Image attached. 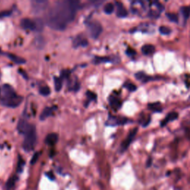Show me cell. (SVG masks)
<instances>
[{
	"label": "cell",
	"mask_w": 190,
	"mask_h": 190,
	"mask_svg": "<svg viewBox=\"0 0 190 190\" xmlns=\"http://www.w3.org/2000/svg\"><path fill=\"white\" fill-rule=\"evenodd\" d=\"M79 4L77 1L57 2L46 14L45 23L54 30L63 31L75 18Z\"/></svg>",
	"instance_id": "1"
},
{
	"label": "cell",
	"mask_w": 190,
	"mask_h": 190,
	"mask_svg": "<svg viewBox=\"0 0 190 190\" xmlns=\"http://www.w3.org/2000/svg\"><path fill=\"white\" fill-rule=\"evenodd\" d=\"M23 101V97L16 93L14 89L8 84L2 86L0 94V102L2 105L10 108L17 107Z\"/></svg>",
	"instance_id": "2"
},
{
	"label": "cell",
	"mask_w": 190,
	"mask_h": 190,
	"mask_svg": "<svg viewBox=\"0 0 190 190\" xmlns=\"http://www.w3.org/2000/svg\"><path fill=\"white\" fill-rule=\"evenodd\" d=\"M25 138L23 147L25 151H31L35 147L36 143V128L34 125L29 124L28 129L25 131Z\"/></svg>",
	"instance_id": "3"
},
{
	"label": "cell",
	"mask_w": 190,
	"mask_h": 190,
	"mask_svg": "<svg viewBox=\"0 0 190 190\" xmlns=\"http://www.w3.org/2000/svg\"><path fill=\"white\" fill-rule=\"evenodd\" d=\"M87 28L89 35L94 39H97V38L99 37L100 34L103 31V27H102L100 23L97 21H93L89 23L87 25Z\"/></svg>",
	"instance_id": "4"
},
{
	"label": "cell",
	"mask_w": 190,
	"mask_h": 190,
	"mask_svg": "<svg viewBox=\"0 0 190 190\" xmlns=\"http://www.w3.org/2000/svg\"><path fill=\"white\" fill-rule=\"evenodd\" d=\"M137 132H138V129H137V128H134V129H132V130L129 132V134L127 136L126 139L122 142L121 147H120V150H121V151H124L126 150L128 147H129V145L131 144V142H132L133 140H134Z\"/></svg>",
	"instance_id": "5"
},
{
	"label": "cell",
	"mask_w": 190,
	"mask_h": 190,
	"mask_svg": "<svg viewBox=\"0 0 190 190\" xmlns=\"http://www.w3.org/2000/svg\"><path fill=\"white\" fill-rule=\"evenodd\" d=\"M48 4L46 1H34L32 2V10L34 14H40L45 10Z\"/></svg>",
	"instance_id": "6"
},
{
	"label": "cell",
	"mask_w": 190,
	"mask_h": 190,
	"mask_svg": "<svg viewBox=\"0 0 190 190\" xmlns=\"http://www.w3.org/2000/svg\"><path fill=\"white\" fill-rule=\"evenodd\" d=\"M20 24H21V26L23 27L24 29L30 31H35L36 27L34 20L33 21L32 19H28V18H24V19L21 20Z\"/></svg>",
	"instance_id": "7"
},
{
	"label": "cell",
	"mask_w": 190,
	"mask_h": 190,
	"mask_svg": "<svg viewBox=\"0 0 190 190\" xmlns=\"http://www.w3.org/2000/svg\"><path fill=\"white\" fill-rule=\"evenodd\" d=\"M116 7H117V16L120 18L126 17L128 15V12L126 9L125 7H124V5L122 4L121 2H117Z\"/></svg>",
	"instance_id": "8"
},
{
	"label": "cell",
	"mask_w": 190,
	"mask_h": 190,
	"mask_svg": "<svg viewBox=\"0 0 190 190\" xmlns=\"http://www.w3.org/2000/svg\"><path fill=\"white\" fill-rule=\"evenodd\" d=\"M58 141V134L56 133H51L48 134L45 138V143L48 146H54Z\"/></svg>",
	"instance_id": "9"
},
{
	"label": "cell",
	"mask_w": 190,
	"mask_h": 190,
	"mask_svg": "<svg viewBox=\"0 0 190 190\" xmlns=\"http://www.w3.org/2000/svg\"><path fill=\"white\" fill-rule=\"evenodd\" d=\"M178 118V113L170 112L169 114H168V115L166 117L165 119H164V120L161 122L160 125H161V126H166L168 123H169V122H171V121H174V120H176Z\"/></svg>",
	"instance_id": "10"
},
{
	"label": "cell",
	"mask_w": 190,
	"mask_h": 190,
	"mask_svg": "<svg viewBox=\"0 0 190 190\" xmlns=\"http://www.w3.org/2000/svg\"><path fill=\"white\" fill-rule=\"evenodd\" d=\"M141 52L144 55H151L155 52V47L151 44L144 45L141 48Z\"/></svg>",
	"instance_id": "11"
},
{
	"label": "cell",
	"mask_w": 190,
	"mask_h": 190,
	"mask_svg": "<svg viewBox=\"0 0 190 190\" xmlns=\"http://www.w3.org/2000/svg\"><path fill=\"white\" fill-rule=\"evenodd\" d=\"M28 126L29 124L28 123V122H27L26 120H24V119H20L17 125L18 131H19V133L25 134V131H26L27 129H28Z\"/></svg>",
	"instance_id": "12"
},
{
	"label": "cell",
	"mask_w": 190,
	"mask_h": 190,
	"mask_svg": "<svg viewBox=\"0 0 190 190\" xmlns=\"http://www.w3.org/2000/svg\"><path fill=\"white\" fill-rule=\"evenodd\" d=\"M135 77H136L137 80H140V81L142 82V83H147L148 81H150V80H153V78L147 75V74L144 72H142V71H140V72H138L137 74H135Z\"/></svg>",
	"instance_id": "13"
},
{
	"label": "cell",
	"mask_w": 190,
	"mask_h": 190,
	"mask_svg": "<svg viewBox=\"0 0 190 190\" xmlns=\"http://www.w3.org/2000/svg\"><path fill=\"white\" fill-rule=\"evenodd\" d=\"M53 111H54V109H52V108H51V107L45 108V109H43V111H42L41 114H40V117H39L40 120H45L47 118L50 117L51 115L52 114Z\"/></svg>",
	"instance_id": "14"
},
{
	"label": "cell",
	"mask_w": 190,
	"mask_h": 190,
	"mask_svg": "<svg viewBox=\"0 0 190 190\" xmlns=\"http://www.w3.org/2000/svg\"><path fill=\"white\" fill-rule=\"evenodd\" d=\"M8 56L10 58V60H12L14 63H15L16 64H23L25 63V60H24L23 58L20 57V56H18L16 55H14V54H8Z\"/></svg>",
	"instance_id": "15"
},
{
	"label": "cell",
	"mask_w": 190,
	"mask_h": 190,
	"mask_svg": "<svg viewBox=\"0 0 190 190\" xmlns=\"http://www.w3.org/2000/svg\"><path fill=\"white\" fill-rule=\"evenodd\" d=\"M34 23H35V31L37 32H41L43 31V28H44V25H45V23H44L43 20H42L41 19H36L34 20Z\"/></svg>",
	"instance_id": "16"
},
{
	"label": "cell",
	"mask_w": 190,
	"mask_h": 190,
	"mask_svg": "<svg viewBox=\"0 0 190 190\" xmlns=\"http://www.w3.org/2000/svg\"><path fill=\"white\" fill-rule=\"evenodd\" d=\"M74 45H75V47L79 46V45H81V46H86L88 45L87 40L83 39V38L80 37V36H78L76 37L75 39L74 40Z\"/></svg>",
	"instance_id": "17"
},
{
	"label": "cell",
	"mask_w": 190,
	"mask_h": 190,
	"mask_svg": "<svg viewBox=\"0 0 190 190\" xmlns=\"http://www.w3.org/2000/svg\"><path fill=\"white\" fill-rule=\"evenodd\" d=\"M16 180V177H14V176L9 178L8 180V181H7L6 184H5V189H6V190L11 189L14 186V185H15Z\"/></svg>",
	"instance_id": "18"
},
{
	"label": "cell",
	"mask_w": 190,
	"mask_h": 190,
	"mask_svg": "<svg viewBox=\"0 0 190 190\" xmlns=\"http://www.w3.org/2000/svg\"><path fill=\"white\" fill-rule=\"evenodd\" d=\"M183 16L185 19H187L190 16V6H184L180 9Z\"/></svg>",
	"instance_id": "19"
},
{
	"label": "cell",
	"mask_w": 190,
	"mask_h": 190,
	"mask_svg": "<svg viewBox=\"0 0 190 190\" xmlns=\"http://www.w3.org/2000/svg\"><path fill=\"white\" fill-rule=\"evenodd\" d=\"M104 12L106 14H111L114 12V5L112 3H107L106 5L104 6Z\"/></svg>",
	"instance_id": "20"
},
{
	"label": "cell",
	"mask_w": 190,
	"mask_h": 190,
	"mask_svg": "<svg viewBox=\"0 0 190 190\" xmlns=\"http://www.w3.org/2000/svg\"><path fill=\"white\" fill-rule=\"evenodd\" d=\"M62 86H63V81L61 78L60 77H54V87L56 91H60L61 90Z\"/></svg>",
	"instance_id": "21"
},
{
	"label": "cell",
	"mask_w": 190,
	"mask_h": 190,
	"mask_svg": "<svg viewBox=\"0 0 190 190\" xmlns=\"http://www.w3.org/2000/svg\"><path fill=\"white\" fill-rule=\"evenodd\" d=\"M109 102H110L111 105L114 108H120V104H121L119 99H118L117 97H111L110 98V101Z\"/></svg>",
	"instance_id": "22"
},
{
	"label": "cell",
	"mask_w": 190,
	"mask_h": 190,
	"mask_svg": "<svg viewBox=\"0 0 190 190\" xmlns=\"http://www.w3.org/2000/svg\"><path fill=\"white\" fill-rule=\"evenodd\" d=\"M166 16H167L168 19L170 20L171 22H173V23H178V16H177V14H172V13H167Z\"/></svg>",
	"instance_id": "23"
},
{
	"label": "cell",
	"mask_w": 190,
	"mask_h": 190,
	"mask_svg": "<svg viewBox=\"0 0 190 190\" xmlns=\"http://www.w3.org/2000/svg\"><path fill=\"white\" fill-rule=\"evenodd\" d=\"M159 31H160V34H163V35H169V34H171V31L170 28L166 26H160L159 28Z\"/></svg>",
	"instance_id": "24"
},
{
	"label": "cell",
	"mask_w": 190,
	"mask_h": 190,
	"mask_svg": "<svg viewBox=\"0 0 190 190\" xmlns=\"http://www.w3.org/2000/svg\"><path fill=\"white\" fill-rule=\"evenodd\" d=\"M39 93L43 96H48L51 93V90L49 89V87L48 86H43L40 89Z\"/></svg>",
	"instance_id": "25"
},
{
	"label": "cell",
	"mask_w": 190,
	"mask_h": 190,
	"mask_svg": "<svg viewBox=\"0 0 190 190\" xmlns=\"http://www.w3.org/2000/svg\"><path fill=\"white\" fill-rule=\"evenodd\" d=\"M111 59L108 57H96L95 58V63H105V62H110Z\"/></svg>",
	"instance_id": "26"
},
{
	"label": "cell",
	"mask_w": 190,
	"mask_h": 190,
	"mask_svg": "<svg viewBox=\"0 0 190 190\" xmlns=\"http://www.w3.org/2000/svg\"><path fill=\"white\" fill-rule=\"evenodd\" d=\"M124 86L130 91H135L137 90V86L133 83H126Z\"/></svg>",
	"instance_id": "27"
},
{
	"label": "cell",
	"mask_w": 190,
	"mask_h": 190,
	"mask_svg": "<svg viewBox=\"0 0 190 190\" xmlns=\"http://www.w3.org/2000/svg\"><path fill=\"white\" fill-rule=\"evenodd\" d=\"M86 95L88 97V98H89L90 100H94L97 99V95L94 94V93L91 92L90 91H88L86 92Z\"/></svg>",
	"instance_id": "28"
},
{
	"label": "cell",
	"mask_w": 190,
	"mask_h": 190,
	"mask_svg": "<svg viewBox=\"0 0 190 190\" xmlns=\"http://www.w3.org/2000/svg\"><path fill=\"white\" fill-rule=\"evenodd\" d=\"M38 158H39V153L36 152L33 155L31 160V164H35L38 160Z\"/></svg>",
	"instance_id": "29"
},
{
	"label": "cell",
	"mask_w": 190,
	"mask_h": 190,
	"mask_svg": "<svg viewBox=\"0 0 190 190\" xmlns=\"http://www.w3.org/2000/svg\"><path fill=\"white\" fill-rule=\"evenodd\" d=\"M24 165H25V162L23 161V159H20L19 161V164H18V167H17V171H22L23 170V168Z\"/></svg>",
	"instance_id": "30"
},
{
	"label": "cell",
	"mask_w": 190,
	"mask_h": 190,
	"mask_svg": "<svg viewBox=\"0 0 190 190\" xmlns=\"http://www.w3.org/2000/svg\"><path fill=\"white\" fill-rule=\"evenodd\" d=\"M10 11H2L0 12V19L2 18L6 17V16H8L9 15H10Z\"/></svg>",
	"instance_id": "31"
},
{
	"label": "cell",
	"mask_w": 190,
	"mask_h": 190,
	"mask_svg": "<svg viewBox=\"0 0 190 190\" xmlns=\"http://www.w3.org/2000/svg\"><path fill=\"white\" fill-rule=\"evenodd\" d=\"M126 54L129 56H133L136 54V52L132 48H128L126 50Z\"/></svg>",
	"instance_id": "32"
},
{
	"label": "cell",
	"mask_w": 190,
	"mask_h": 190,
	"mask_svg": "<svg viewBox=\"0 0 190 190\" xmlns=\"http://www.w3.org/2000/svg\"><path fill=\"white\" fill-rule=\"evenodd\" d=\"M46 176L49 179H51V180H55V176H54V174H53L52 171H48V172H47L46 173Z\"/></svg>",
	"instance_id": "33"
},
{
	"label": "cell",
	"mask_w": 190,
	"mask_h": 190,
	"mask_svg": "<svg viewBox=\"0 0 190 190\" xmlns=\"http://www.w3.org/2000/svg\"><path fill=\"white\" fill-rule=\"evenodd\" d=\"M155 5H156V6L158 7V8L160 9V10H163V6L161 4H160L159 2H155Z\"/></svg>",
	"instance_id": "34"
},
{
	"label": "cell",
	"mask_w": 190,
	"mask_h": 190,
	"mask_svg": "<svg viewBox=\"0 0 190 190\" xmlns=\"http://www.w3.org/2000/svg\"><path fill=\"white\" fill-rule=\"evenodd\" d=\"M0 52H1V49H0Z\"/></svg>",
	"instance_id": "35"
}]
</instances>
